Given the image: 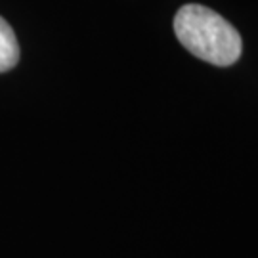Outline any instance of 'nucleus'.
Masks as SVG:
<instances>
[{
	"label": "nucleus",
	"mask_w": 258,
	"mask_h": 258,
	"mask_svg": "<svg viewBox=\"0 0 258 258\" xmlns=\"http://www.w3.org/2000/svg\"><path fill=\"white\" fill-rule=\"evenodd\" d=\"M19 61V42L14 29L4 18H0V73L14 69Z\"/></svg>",
	"instance_id": "f03ea898"
},
{
	"label": "nucleus",
	"mask_w": 258,
	"mask_h": 258,
	"mask_svg": "<svg viewBox=\"0 0 258 258\" xmlns=\"http://www.w3.org/2000/svg\"><path fill=\"white\" fill-rule=\"evenodd\" d=\"M174 33L189 54L218 67L233 65L243 50L237 29L201 4H185L176 12Z\"/></svg>",
	"instance_id": "f257e3e1"
}]
</instances>
